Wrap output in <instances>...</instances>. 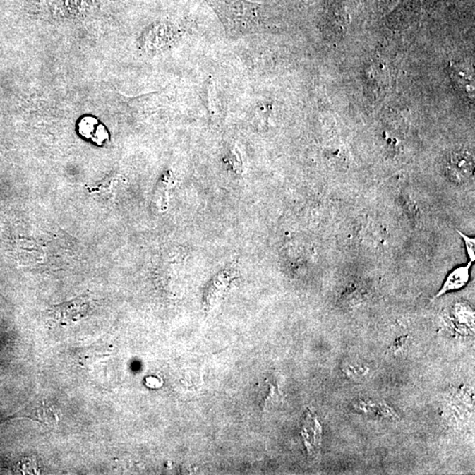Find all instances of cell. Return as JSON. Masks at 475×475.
<instances>
[{
    "mask_svg": "<svg viewBox=\"0 0 475 475\" xmlns=\"http://www.w3.org/2000/svg\"><path fill=\"white\" fill-rule=\"evenodd\" d=\"M360 408L361 410H363V411L367 412L368 414H373L374 412L376 415H380L385 417H394V416H395V413L392 411L391 408H389L388 406L385 405L375 404V403L366 402H361Z\"/></svg>",
    "mask_w": 475,
    "mask_h": 475,
    "instance_id": "8",
    "label": "cell"
},
{
    "mask_svg": "<svg viewBox=\"0 0 475 475\" xmlns=\"http://www.w3.org/2000/svg\"><path fill=\"white\" fill-rule=\"evenodd\" d=\"M448 173L452 180L464 181L473 176L474 158L469 152H456L450 156Z\"/></svg>",
    "mask_w": 475,
    "mask_h": 475,
    "instance_id": "3",
    "label": "cell"
},
{
    "mask_svg": "<svg viewBox=\"0 0 475 475\" xmlns=\"http://www.w3.org/2000/svg\"><path fill=\"white\" fill-rule=\"evenodd\" d=\"M472 263L469 262L467 265L457 267L452 270L447 277L445 278L440 290L435 294V299L440 298L442 296L449 294V292L462 290V289L466 287L470 280V270Z\"/></svg>",
    "mask_w": 475,
    "mask_h": 475,
    "instance_id": "4",
    "label": "cell"
},
{
    "mask_svg": "<svg viewBox=\"0 0 475 475\" xmlns=\"http://www.w3.org/2000/svg\"><path fill=\"white\" fill-rule=\"evenodd\" d=\"M452 80L455 82L457 88L462 89L466 95H474V80L473 68L466 64H451L449 66Z\"/></svg>",
    "mask_w": 475,
    "mask_h": 475,
    "instance_id": "7",
    "label": "cell"
},
{
    "mask_svg": "<svg viewBox=\"0 0 475 475\" xmlns=\"http://www.w3.org/2000/svg\"><path fill=\"white\" fill-rule=\"evenodd\" d=\"M462 238L464 244L467 250V255H469L470 262L474 263L475 260V239L470 237L469 235L462 233L459 230L457 231Z\"/></svg>",
    "mask_w": 475,
    "mask_h": 475,
    "instance_id": "9",
    "label": "cell"
},
{
    "mask_svg": "<svg viewBox=\"0 0 475 475\" xmlns=\"http://www.w3.org/2000/svg\"><path fill=\"white\" fill-rule=\"evenodd\" d=\"M230 37L258 33L262 28L260 4L249 0H205Z\"/></svg>",
    "mask_w": 475,
    "mask_h": 475,
    "instance_id": "1",
    "label": "cell"
},
{
    "mask_svg": "<svg viewBox=\"0 0 475 475\" xmlns=\"http://www.w3.org/2000/svg\"><path fill=\"white\" fill-rule=\"evenodd\" d=\"M91 311V302L87 297H80L52 307L51 315L62 325H70L87 317Z\"/></svg>",
    "mask_w": 475,
    "mask_h": 475,
    "instance_id": "2",
    "label": "cell"
},
{
    "mask_svg": "<svg viewBox=\"0 0 475 475\" xmlns=\"http://www.w3.org/2000/svg\"><path fill=\"white\" fill-rule=\"evenodd\" d=\"M321 426L317 418L308 414L303 427L302 435L307 450L310 455L315 453L321 444Z\"/></svg>",
    "mask_w": 475,
    "mask_h": 475,
    "instance_id": "6",
    "label": "cell"
},
{
    "mask_svg": "<svg viewBox=\"0 0 475 475\" xmlns=\"http://www.w3.org/2000/svg\"><path fill=\"white\" fill-rule=\"evenodd\" d=\"M23 416L44 423L46 426H56L61 419V412L54 405L40 402L37 406L28 409Z\"/></svg>",
    "mask_w": 475,
    "mask_h": 475,
    "instance_id": "5",
    "label": "cell"
}]
</instances>
